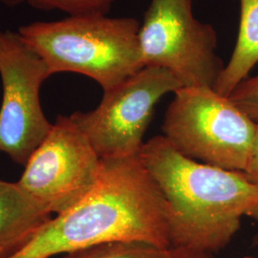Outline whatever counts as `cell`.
I'll use <instances>...</instances> for the list:
<instances>
[{"mask_svg": "<svg viewBox=\"0 0 258 258\" xmlns=\"http://www.w3.org/2000/svg\"><path fill=\"white\" fill-rule=\"evenodd\" d=\"M164 195L136 156L102 159L92 190L57 214L13 258H50L116 241L170 249Z\"/></svg>", "mask_w": 258, "mask_h": 258, "instance_id": "6da1fadb", "label": "cell"}, {"mask_svg": "<svg viewBox=\"0 0 258 258\" xmlns=\"http://www.w3.org/2000/svg\"><path fill=\"white\" fill-rule=\"evenodd\" d=\"M140 157L164 195L172 249L218 252L243 217L258 219V186L245 172L189 159L164 136L148 140Z\"/></svg>", "mask_w": 258, "mask_h": 258, "instance_id": "7a4b0ae2", "label": "cell"}, {"mask_svg": "<svg viewBox=\"0 0 258 258\" xmlns=\"http://www.w3.org/2000/svg\"><path fill=\"white\" fill-rule=\"evenodd\" d=\"M139 29L136 19L88 15L37 21L18 33L42 58L51 76L83 75L106 91L145 67Z\"/></svg>", "mask_w": 258, "mask_h": 258, "instance_id": "3957f363", "label": "cell"}, {"mask_svg": "<svg viewBox=\"0 0 258 258\" xmlns=\"http://www.w3.org/2000/svg\"><path fill=\"white\" fill-rule=\"evenodd\" d=\"M257 123L212 87H181L167 107L164 137L184 156L245 171Z\"/></svg>", "mask_w": 258, "mask_h": 258, "instance_id": "277c9868", "label": "cell"}, {"mask_svg": "<svg viewBox=\"0 0 258 258\" xmlns=\"http://www.w3.org/2000/svg\"><path fill=\"white\" fill-rule=\"evenodd\" d=\"M192 0H151L139 29L144 66L166 69L183 87H212L225 65L212 25L195 19Z\"/></svg>", "mask_w": 258, "mask_h": 258, "instance_id": "5b68a950", "label": "cell"}, {"mask_svg": "<svg viewBox=\"0 0 258 258\" xmlns=\"http://www.w3.org/2000/svg\"><path fill=\"white\" fill-rule=\"evenodd\" d=\"M182 86L166 69L145 66L122 83L103 91L99 105L88 112H75L77 125L101 159L139 155L144 136L158 102Z\"/></svg>", "mask_w": 258, "mask_h": 258, "instance_id": "8992f818", "label": "cell"}, {"mask_svg": "<svg viewBox=\"0 0 258 258\" xmlns=\"http://www.w3.org/2000/svg\"><path fill=\"white\" fill-rule=\"evenodd\" d=\"M19 187L45 212L68 211L96 185L102 159L71 116H58L28 160Z\"/></svg>", "mask_w": 258, "mask_h": 258, "instance_id": "52a82bcc", "label": "cell"}, {"mask_svg": "<svg viewBox=\"0 0 258 258\" xmlns=\"http://www.w3.org/2000/svg\"><path fill=\"white\" fill-rule=\"evenodd\" d=\"M50 76L42 58L18 32L0 31V151L21 166L53 125L40 103L41 85Z\"/></svg>", "mask_w": 258, "mask_h": 258, "instance_id": "ba28073f", "label": "cell"}, {"mask_svg": "<svg viewBox=\"0 0 258 258\" xmlns=\"http://www.w3.org/2000/svg\"><path fill=\"white\" fill-rule=\"evenodd\" d=\"M51 218L19 184L0 180V258L16 256Z\"/></svg>", "mask_w": 258, "mask_h": 258, "instance_id": "9c48e42d", "label": "cell"}, {"mask_svg": "<svg viewBox=\"0 0 258 258\" xmlns=\"http://www.w3.org/2000/svg\"><path fill=\"white\" fill-rule=\"evenodd\" d=\"M239 31L228 64L225 65L213 89L229 97L258 62V0H240Z\"/></svg>", "mask_w": 258, "mask_h": 258, "instance_id": "30bf717a", "label": "cell"}, {"mask_svg": "<svg viewBox=\"0 0 258 258\" xmlns=\"http://www.w3.org/2000/svg\"><path fill=\"white\" fill-rule=\"evenodd\" d=\"M184 249H166L139 241H116L94 245L61 258H183Z\"/></svg>", "mask_w": 258, "mask_h": 258, "instance_id": "8fae6325", "label": "cell"}, {"mask_svg": "<svg viewBox=\"0 0 258 258\" xmlns=\"http://www.w3.org/2000/svg\"><path fill=\"white\" fill-rule=\"evenodd\" d=\"M115 0H26L36 9L59 10L69 17L105 15Z\"/></svg>", "mask_w": 258, "mask_h": 258, "instance_id": "7c38bea8", "label": "cell"}, {"mask_svg": "<svg viewBox=\"0 0 258 258\" xmlns=\"http://www.w3.org/2000/svg\"><path fill=\"white\" fill-rule=\"evenodd\" d=\"M229 98L240 110L258 122V75L241 82Z\"/></svg>", "mask_w": 258, "mask_h": 258, "instance_id": "4fadbf2b", "label": "cell"}, {"mask_svg": "<svg viewBox=\"0 0 258 258\" xmlns=\"http://www.w3.org/2000/svg\"><path fill=\"white\" fill-rule=\"evenodd\" d=\"M256 123H257V126H256L255 138L249 154L248 166L244 172L246 173V175L248 176L249 180L258 186V122Z\"/></svg>", "mask_w": 258, "mask_h": 258, "instance_id": "5bb4252c", "label": "cell"}, {"mask_svg": "<svg viewBox=\"0 0 258 258\" xmlns=\"http://www.w3.org/2000/svg\"><path fill=\"white\" fill-rule=\"evenodd\" d=\"M183 258H213L212 254H207V253H196V252H191L185 250Z\"/></svg>", "mask_w": 258, "mask_h": 258, "instance_id": "9a60e30c", "label": "cell"}, {"mask_svg": "<svg viewBox=\"0 0 258 258\" xmlns=\"http://www.w3.org/2000/svg\"><path fill=\"white\" fill-rule=\"evenodd\" d=\"M0 2H2L4 5L8 7H16L22 2H26V0H0Z\"/></svg>", "mask_w": 258, "mask_h": 258, "instance_id": "2e32d148", "label": "cell"}, {"mask_svg": "<svg viewBox=\"0 0 258 258\" xmlns=\"http://www.w3.org/2000/svg\"><path fill=\"white\" fill-rule=\"evenodd\" d=\"M252 244L254 246H258V234H256L253 238H252Z\"/></svg>", "mask_w": 258, "mask_h": 258, "instance_id": "e0dca14e", "label": "cell"}]
</instances>
